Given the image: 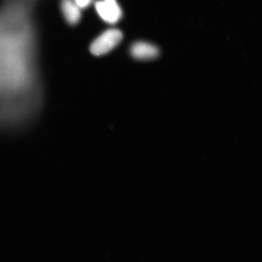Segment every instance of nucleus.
Returning <instances> with one entry per match:
<instances>
[{
  "instance_id": "1",
  "label": "nucleus",
  "mask_w": 262,
  "mask_h": 262,
  "mask_svg": "<svg viewBox=\"0 0 262 262\" xmlns=\"http://www.w3.org/2000/svg\"><path fill=\"white\" fill-rule=\"evenodd\" d=\"M123 34L119 29H110L104 32L91 44V53L100 56L108 53L122 40Z\"/></svg>"
},
{
  "instance_id": "2",
  "label": "nucleus",
  "mask_w": 262,
  "mask_h": 262,
  "mask_svg": "<svg viewBox=\"0 0 262 262\" xmlns=\"http://www.w3.org/2000/svg\"><path fill=\"white\" fill-rule=\"evenodd\" d=\"M95 6L98 15L107 24H116L122 18V11L117 0H101Z\"/></svg>"
},
{
  "instance_id": "3",
  "label": "nucleus",
  "mask_w": 262,
  "mask_h": 262,
  "mask_svg": "<svg viewBox=\"0 0 262 262\" xmlns=\"http://www.w3.org/2000/svg\"><path fill=\"white\" fill-rule=\"evenodd\" d=\"M159 48L145 41H139L130 48V54L134 58L140 60H151L159 56Z\"/></svg>"
},
{
  "instance_id": "4",
  "label": "nucleus",
  "mask_w": 262,
  "mask_h": 262,
  "mask_svg": "<svg viewBox=\"0 0 262 262\" xmlns=\"http://www.w3.org/2000/svg\"><path fill=\"white\" fill-rule=\"evenodd\" d=\"M61 10L67 21L72 25H76L81 18L80 8L73 0H62Z\"/></svg>"
},
{
  "instance_id": "5",
  "label": "nucleus",
  "mask_w": 262,
  "mask_h": 262,
  "mask_svg": "<svg viewBox=\"0 0 262 262\" xmlns=\"http://www.w3.org/2000/svg\"><path fill=\"white\" fill-rule=\"evenodd\" d=\"M80 9L88 7L91 4L92 0H73Z\"/></svg>"
}]
</instances>
